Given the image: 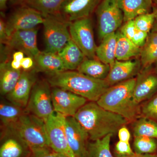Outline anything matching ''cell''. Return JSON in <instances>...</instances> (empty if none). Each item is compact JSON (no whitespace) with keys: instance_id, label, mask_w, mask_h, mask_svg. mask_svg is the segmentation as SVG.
I'll use <instances>...</instances> for the list:
<instances>
[{"instance_id":"6da1fadb","label":"cell","mask_w":157,"mask_h":157,"mask_svg":"<svg viewBox=\"0 0 157 157\" xmlns=\"http://www.w3.org/2000/svg\"><path fill=\"white\" fill-rule=\"evenodd\" d=\"M86 131L90 140L94 141L109 135L118 133L129 122L123 117L109 111L96 102L86 103L74 117Z\"/></svg>"},{"instance_id":"7a4b0ae2","label":"cell","mask_w":157,"mask_h":157,"mask_svg":"<svg viewBox=\"0 0 157 157\" xmlns=\"http://www.w3.org/2000/svg\"><path fill=\"white\" fill-rule=\"evenodd\" d=\"M135 82L136 78H134L110 86L96 102L104 109L133 122L141 116L140 104L133 96Z\"/></svg>"},{"instance_id":"3957f363","label":"cell","mask_w":157,"mask_h":157,"mask_svg":"<svg viewBox=\"0 0 157 157\" xmlns=\"http://www.w3.org/2000/svg\"><path fill=\"white\" fill-rule=\"evenodd\" d=\"M48 75L47 81L51 86L67 90L93 102H97L110 87L105 80L92 78L74 70Z\"/></svg>"},{"instance_id":"277c9868","label":"cell","mask_w":157,"mask_h":157,"mask_svg":"<svg viewBox=\"0 0 157 157\" xmlns=\"http://www.w3.org/2000/svg\"><path fill=\"white\" fill-rule=\"evenodd\" d=\"M8 130L32 152L50 147L44 121L27 111Z\"/></svg>"},{"instance_id":"5b68a950","label":"cell","mask_w":157,"mask_h":157,"mask_svg":"<svg viewBox=\"0 0 157 157\" xmlns=\"http://www.w3.org/2000/svg\"><path fill=\"white\" fill-rule=\"evenodd\" d=\"M70 22L58 14L44 17L43 25L45 51L58 53L71 39Z\"/></svg>"},{"instance_id":"8992f818","label":"cell","mask_w":157,"mask_h":157,"mask_svg":"<svg viewBox=\"0 0 157 157\" xmlns=\"http://www.w3.org/2000/svg\"><path fill=\"white\" fill-rule=\"evenodd\" d=\"M95 12L100 41L107 35L116 32L124 22V14L118 0H101Z\"/></svg>"},{"instance_id":"52a82bcc","label":"cell","mask_w":157,"mask_h":157,"mask_svg":"<svg viewBox=\"0 0 157 157\" xmlns=\"http://www.w3.org/2000/svg\"><path fill=\"white\" fill-rule=\"evenodd\" d=\"M66 117L54 112L44 120L49 147L57 153L67 157H76L71 150L66 131Z\"/></svg>"},{"instance_id":"ba28073f","label":"cell","mask_w":157,"mask_h":157,"mask_svg":"<svg viewBox=\"0 0 157 157\" xmlns=\"http://www.w3.org/2000/svg\"><path fill=\"white\" fill-rule=\"evenodd\" d=\"M69 31L71 39L81 49L86 57L96 58L97 46L90 17H85L70 22Z\"/></svg>"},{"instance_id":"9c48e42d","label":"cell","mask_w":157,"mask_h":157,"mask_svg":"<svg viewBox=\"0 0 157 157\" xmlns=\"http://www.w3.org/2000/svg\"><path fill=\"white\" fill-rule=\"evenodd\" d=\"M50 87L47 81L36 82L26 107L27 112L44 121L54 112Z\"/></svg>"},{"instance_id":"30bf717a","label":"cell","mask_w":157,"mask_h":157,"mask_svg":"<svg viewBox=\"0 0 157 157\" xmlns=\"http://www.w3.org/2000/svg\"><path fill=\"white\" fill-rule=\"evenodd\" d=\"M44 20V16L39 11L26 5L20 6L6 21L8 38L16 31L36 28L37 26L42 24Z\"/></svg>"},{"instance_id":"8fae6325","label":"cell","mask_w":157,"mask_h":157,"mask_svg":"<svg viewBox=\"0 0 157 157\" xmlns=\"http://www.w3.org/2000/svg\"><path fill=\"white\" fill-rule=\"evenodd\" d=\"M54 110L66 117H74L88 100L74 93L59 87L51 91Z\"/></svg>"},{"instance_id":"7c38bea8","label":"cell","mask_w":157,"mask_h":157,"mask_svg":"<svg viewBox=\"0 0 157 157\" xmlns=\"http://www.w3.org/2000/svg\"><path fill=\"white\" fill-rule=\"evenodd\" d=\"M37 28L16 31L9 36L4 44L10 51L22 52L27 56L34 58L40 53L37 45Z\"/></svg>"},{"instance_id":"4fadbf2b","label":"cell","mask_w":157,"mask_h":157,"mask_svg":"<svg viewBox=\"0 0 157 157\" xmlns=\"http://www.w3.org/2000/svg\"><path fill=\"white\" fill-rule=\"evenodd\" d=\"M66 131L69 146L76 157H86L89 136L74 117L66 118Z\"/></svg>"},{"instance_id":"5bb4252c","label":"cell","mask_w":157,"mask_h":157,"mask_svg":"<svg viewBox=\"0 0 157 157\" xmlns=\"http://www.w3.org/2000/svg\"><path fill=\"white\" fill-rule=\"evenodd\" d=\"M37 70L23 71L17 84L11 92L6 95L11 103L23 108H26L31 92L36 82Z\"/></svg>"},{"instance_id":"9a60e30c","label":"cell","mask_w":157,"mask_h":157,"mask_svg":"<svg viewBox=\"0 0 157 157\" xmlns=\"http://www.w3.org/2000/svg\"><path fill=\"white\" fill-rule=\"evenodd\" d=\"M101 0H64L60 14L69 22L90 17Z\"/></svg>"},{"instance_id":"2e32d148","label":"cell","mask_w":157,"mask_h":157,"mask_svg":"<svg viewBox=\"0 0 157 157\" xmlns=\"http://www.w3.org/2000/svg\"><path fill=\"white\" fill-rule=\"evenodd\" d=\"M140 60L119 61L116 60L110 67L108 76L105 79L109 86L135 78L140 72Z\"/></svg>"},{"instance_id":"e0dca14e","label":"cell","mask_w":157,"mask_h":157,"mask_svg":"<svg viewBox=\"0 0 157 157\" xmlns=\"http://www.w3.org/2000/svg\"><path fill=\"white\" fill-rule=\"evenodd\" d=\"M140 71L136 78L133 96L137 104L149 100L157 93V74L149 68Z\"/></svg>"},{"instance_id":"ac0fdd59","label":"cell","mask_w":157,"mask_h":157,"mask_svg":"<svg viewBox=\"0 0 157 157\" xmlns=\"http://www.w3.org/2000/svg\"><path fill=\"white\" fill-rule=\"evenodd\" d=\"M35 68L37 71H41L48 75L66 71L63 62L57 53L44 51L34 58Z\"/></svg>"},{"instance_id":"d6986e66","label":"cell","mask_w":157,"mask_h":157,"mask_svg":"<svg viewBox=\"0 0 157 157\" xmlns=\"http://www.w3.org/2000/svg\"><path fill=\"white\" fill-rule=\"evenodd\" d=\"M124 14V22L134 20L141 14L151 12V0H118Z\"/></svg>"},{"instance_id":"ffe728a7","label":"cell","mask_w":157,"mask_h":157,"mask_svg":"<svg viewBox=\"0 0 157 157\" xmlns=\"http://www.w3.org/2000/svg\"><path fill=\"white\" fill-rule=\"evenodd\" d=\"M10 62H2L0 65V92L3 96L7 95L14 89L22 72L11 67Z\"/></svg>"},{"instance_id":"44dd1931","label":"cell","mask_w":157,"mask_h":157,"mask_svg":"<svg viewBox=\"0 0 157 157\" xmlns=\"http://www.w3.org/2000/svg\"><path fill=\"white\" fill-rule=\"evenodd\" d=\"M58 54L63 62L66 70H77L86 58L72 39Z\"/></svg>"},{"instance_id":"7402d4cb","label":"cell","mask_w":157,"mask_h":157,"mask_svg":"<svg viewBox=\"0 0 157 157\" xmlns=\"http://www.w3.org/2000/svg\"><path fill=\"white\" fill-rule=\"evenodd\" d=\"M116 33H112L104 37L100 45L97 46L96 55L97 58L111 67L116 60Z\"/></svg>"},{"instance_id":"603a6c76","label":"cell","mask_w":157,"mask_h":157,"mask_svg":"<svg viewBox=\"0 0 157 157\" xmlns=\"http://www.w3.org/2000/svg\"><path fill=\"white\" fill-rule=\"evenodd\" d=\"M109 65L96 58H86L77 68V71L96 79L105 80L110 70Z\"/></svg>"},{"instance_id":"cb8c5ba5","label":"cell","mask_w":157,"mask_h":157,"mask_svg":"<svg viewBox=\"0 0 157 157\" xmlns=\"http://www.w3.org/2000/svg\"><path fill=\"white\" fill-rule=\"evenodd\" d=\"M116 33L117 35L116 60H128L133 58L140 56L141 48L125 36L119 30Z\"/></svg>"},{"instance_id":"d4e9b609","label":"cell","mask_w":157,"mask_h":157,"mask_svg":"<svg viewBox=\"0 0 157 157\" xmlns=\"http://www.w3.org/2000/svg\"><path fill=\"white\" fill-rule=\"evenodd\" d=\"M140 61L144 68L150 67L157 63V32H151L148 36L140 53Z\"/></svg>"},{"instance_id":"484cf974","label":"cell","mask_w":157,"mask_h":157,"mask_svg":"<svg viewBox=\"0 0 157 157\" xmlns=\"http://www.w3.org/2000/svg\"><path fill=\"white\" fill-rule=\"evenodd\" d=\"M134 137L145 136L157 139V122L151 119L140 116L133 122Z\"/></svg>"},{"instance_id":"4316f807","label":"cell","mask_w":157,"mask_h":157,"mask_svg":"<svg viewBox=\"0 0 157 157\" xmlns=\"http://www.w3.org/2000/svg\"><path fill=\"white\" fill-rule=\"evenodd\" d=\"M26 110L10 103H2L0 105V118L2 123L7 129L14 124Z\"/></svg>"},{"instance_id":"83f0119b","label":"cell","mask_w":157,"mask_h":157,"mask_svg":"<svg viewBox=\"0 0 157 157\" xmlns=\"http://www.w3.org/2000/svg\"><path fill=\"white\" fill-rule=\"evenodd\" d=\"M64 0H28L25 5L39 11L45 17L58 14Z\"/></svg>"},{"instance_id":"f1b7e54d","label":"cell","mask_w":157,"mask_h":157,"mask_svg":"<svg viewBox=\"0 0 157 157\" xmlns=\"http://www.w3.org/2000/svg\"><path fill=\"white\" fill-rule=\"evenodd\" d=\"M113 136L109 135L89 142L86 157H113L110 149V140Z\"/></svg>"},{"instance_id":"f546056e","label":"cell","mask_w":157,"mask_h":157,"mask_svg":"<svg viewBox=\"0 0 157 157\" xmlns=\"http://www.w3.org/2000/svg\"><path fill=\"white\" fill-rule=\"evenodd\" d=\"M133 147L137 154H154L157 150V139L145 136H138L134 138Z\"/></svg>"},{"instance_id":"4dcf8cb0","label":"cell","mask_w":157,"mask_h":157,"mask_svg":"<svg viewBox=\"0 0 157 157\" xmlns=\"http://www.w3.org/2000/svg\"><path fill=\"white\" fill-rule=\"evenodd\" d=\"M23 152L22 145L14 138H9L2 144L0 157H20Z\"/></svg>"},{"instance_id":"1f68e13d","label":"cell","mask_w":157,"mask_h":157,"mask_svg":"<svg viewBox=\"0 0 157 157\" xmlns=\"http://www.w3.org/2000/svg\"><path fill=\"white\" fill-rule=\"evenodd\" d=\"M155 19L154 11L141 14L134 19L137 29L149 33L152 30Z\"/></svg>"},{"instance_id":"d6a6232c","label":"cell","mask_w":157,"mask_h":157,"mask_svg":"<svg viewBox=\"0 0 157 157\" xmlns=\"http://www.w3.org/2000/svg\"><path fill=\"white\" fill-rule=\"evenodd\" d=\"M140 110L142 116L157 121V95L140 107Z\"/></svg>"},{"instance_id":"836d02e7","label":"cell","mask_w":157,"mask_h":157,"mask_svg":"<svg viewBox=\"0 0 157 157\" xmlns=\"http://www.w3.org/2000/svg\"><path fill=\"white\" fill-rule=\"evenodd\" d=\"M119 30L125 36L132 41L137 30L134 20L124 22V25L121 27Z\"/></svg>"},{"instance_id":"e575fe53","label":"cell","mask_w":157,"mask_h":157,"mask_svg":"<svg viewBox=\"0 0 157 157\" xmlns=\"http://www.w3.org/2000/svg\"><path fill=\"white\" fill-rule=\"evenodd\" d=\"M115 149L117 154L121 155H127L135 153L131 148L129 142L119 140L116 144Z\"/></svg>"},{"instance_id":"d590c367","label":"cell","mask_w":157,"mask_h":157,"mask_svg":"<svg viewBox=\"0 0 157 157\" xmlns=\"http://www.w3.org/2000/svg\"><path fill=\"white\" fill-rule=\"evenodd\" d=\"M148 34L146 32L137 29L132 41L135 45L141 48L145 44Z\"/></svg>"},{"instance_id":"8d00e7d4","label":"cell","mask_w":157,"mask_h":157,"mask_svg":"<svg viewBox=\"0 0 157 157\" xmlns=\"http://www.w3.org/2000/svg\"><path fill=\"white\" fill-rule=\"evenodd\" d=\"M33 157H57L58 153L50 147L40 149L33 151Z\"/></svg>"},{"instance_id":"74e56055","label":"cell","mask_w":157,"mask_h":157,"mask_svg":"<svg viewBox=\"0 0 157 157\" xmlns=\"http://www.w3.org/2000/svg\"><path fill=\"white\" fill-rule=\"evenodd\" d=\"M21 66L23 71H30L35 69V62L34 58L30 56L25 57L21 61Z\"/></svg>"},{"instance_id":"f35d334b","label":"cell","mask_w":157,"mask_h":157,"mask_svg":"<svg viewBox=\"0 0 157 157\" xmlns=\"http://www.w3.org/2000/svg\"><path fill=\"white\" fill-rule=\"evenodd\" d=\"M8 39L6 29V21L2 17L0 19V42L1 44H4Z\"/></svg>"},{"instance_id":"ab89813d","label":"cell","mask_w":157,"mask_h":157,"mask_svg":"<svg viewBox=\"0 0 157 157\" xmlns=\"http://www.w3.org/2000/svg\"><path fill=\"white\" fill-rule=\"evenodd\" d=\"M118 136L120 140L125 142H129L131 139V134L128 129L125 126L121 127L118 132Z\"/></svg>"},{"instance_id":"60d3db41","label":"cell","mask_w":157,"mask_h":157,"mask_svg":"<svg viewBox=\"0 0 157 157\" xmlns=\"http://www.w3.org/2000/svg\"><path fill=\"white\" fill-rule=\"evenodd\" d=\"M116 157H157V155L155 154H137L134 153L131 155H121L116 154Z\"/></svg>"},{"instance_id":"b9f144b4","label":"cell","mask_w":157,"mask_h":157,"mask_svg":"<svg viewBox=\"0 0 157 157\" xmlns=\"http://www.w3.org/2000/svg\"><path fill=\"white\" fill-rule=\"evenodd\" d=\"M25 54L22 52L20 51H15L14 53L12 54V60L21 62L23 59L25 58Z\"/></svg>"},{"instance_id":"7bdbcfd3","label":"cell","mask_w":157,"mask_h":157,"mask_svg":"<svg viewBox=\"0 0 157 157\" xmlns=\"http://www.w3.org/2000/svg\"><path fill=\"white\" fill-rule=\"evenodd\" d=\"M10 64H11V67L14 70H21V62L12 60L10 62Z\"/></svg>"},{"instance_id":"ee69618b","label":"cell","mask_w":157,"mask_h":157,"mask_svg":"<svg viewBox=\"0 0 157 157\" xmlns=\"http://www.w3.org/2000/svg\"><path fill=\"white\" fill-rule=\"evenodd\" d=\"M28 0H9L11 5L14 6H23L25 5Z\"/></svg>"},{"instance_id":"f6af8a7d","label":"cell","mask_w":157,"mask_h":157,"mask_svg":"<svg viewBox=\"0 0 157 157\" xmlns=\"http://www.w3.org/2000/svg\"><path fill=\"white\" fill-rule=\"evenodd\" d=\"M9 0H0V10L1 13L6 11L7 9V4Z\"/></svg>"},{"instance_id":"bcb514c9","label":"cell","mask_w":157,"mask_h":157,"mask_svg":"<svg viewBox=\"0 0 157 157\" xmlns=\"http://www.w3.org/2000/svg\"><path fill=\"white\" fill-rule=\"evenodd\" d=\"M153 11H154L155 13V19L154 24L152 29L151 32H157V6H156L153 8Z\"/></svg>"},{"instance_id":"7dc6e473","label":"cell","mask_w":157,"mask_h":157,"mask_svg":"<svg viewBox=\"0 0 157 157\" xmlns=\"http://www.w3.org/2000/svg\"><path fill=\"white\" fill-rule=\"evenodd\" d=\"M57 157H67L65 156L64 155L60 154H58L57 155Z\"/></svg>"},{"instance_id":"c3c4849f","label":"cell","mask_w":157,"mask_h":157,"mask_svg":"<svg viewBox=\"0 0 157 157\" xmlns=\"http://www.w3.org/2000/svg\"><path fill=\"white\" fill-rule=\"evenodd\" d=\"M153 4H155L156 6H157V0H151Z\"/></svg>"},{"instance_id":"681fc988","label":"cell","mask_w":157,"mask_h":157,"mask_svg":"<svg viewBox=\"0 0 157 157\" xmlns=\"http://www.w3.org/2000/svg\"><path fill=\"white\" fill-rule=\"evenodd\" d=\"M155 73L157 74V63H156V65L155 68Z\"/></svg>"}]
</instances>
